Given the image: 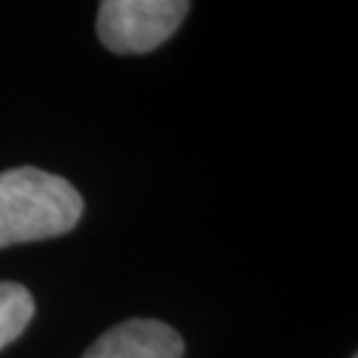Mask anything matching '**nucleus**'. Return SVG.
Listing matches in <instances>:
<instances>
[{"instance_id": "obj_1", "label": "nucleus", "mask_w": 358, "mask_h": 358, "mask_svg": "<svg viewBox=\"0 0 358 358\" xmlns=\"http://www.w3.org/2000/svg\"><path fill=\"white\" fill-rule=\"evenodd\" d=\"M82 212L84 200L68 179L31 166L0 173V249L70 233Z\"/></svg>"}, {"instance_id": "obj_2", "label": "nucleus", "mask_w": 358, "mask_h": 358, "mask_svg": "<svg viewBox=\"0 0 358 358\" xmlns=\"http://www.w3.org/2000/svg\"><path fill=\"white\" fill-rule=\"evenodd\" d=\"M189 10L186 0H105L98 38L114 54H147L177 31Z\"/></svg>"}, {"instance_id": "obj_3", "label": "nucleus", "mask_w": 358, "mask_h": 358, "mask_svg": "<svg viewBox=\"0 0 358 358\" xmlns=\"http://www.w3.org/2000/svg\"><path fill=\"white\" fill-rule=\"evenodd\" d=\"M184 340L173 326L156 319L117 324L93 342L82 358H182Z\"/></svg>"}, {"instance_id": "obj_4", "label": "nucleus", "mask_w": 358, "mask_h": 358, "mask_svg": "<svg viewBox=\"0 0 358 358\" xmlns=\"http://www.w3.org/2000/svg\"><path fill=\"white\" fill-rule=\"evenodd\" d=\"M35 314L31 291L21 284L0 282V349L12 345Z\"/></svg>"}, {"instance_id": "obj_5", "label": "nucleus", "mask_w": 358, "mask_h": 358, "mask_svg": "<svg viewBox=\"0 0 358 358\" xmlns=\"http://www.w3.org/2000/svg\"><path fill=\"white\" fill-rule=\"evenodd\" d=\"M354 358H356V356H354Z\"/></svg>"}]
</instances>
